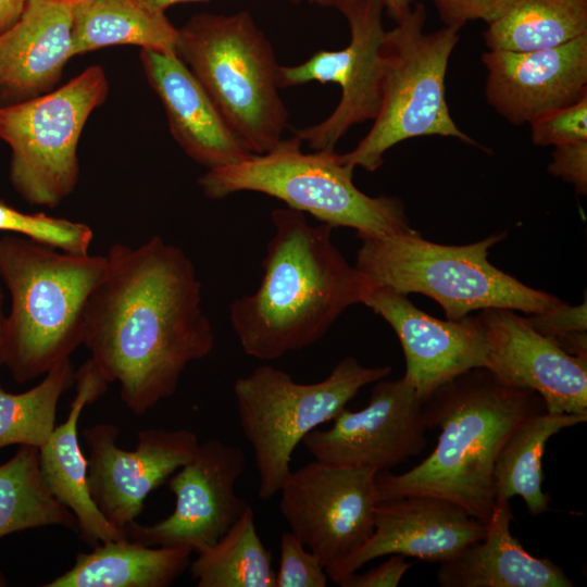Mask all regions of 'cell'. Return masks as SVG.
<instances>
[{
  "label": "cell",
  "mask_w": 587,
  "mask_h": 587,
  "mask_svg": "<svg viewBox=\"0 0 587 587\" xmlns=\"http://www.w3.org/2000/svg\"><path fill=\"white\" fill-rule=\"evenodd\" d=\"M279 550L275 587L327 586L328 576L324 566L294 533L289 530L282 534Z\"/></svg>",
  "instance_id": "cell-33"
},
{
  "label": "cell",
  "mask_w": 587,
  "mask_h": 587,
  "mask_svg": "<svg viewBox=\"0 0 587 587\" xmlns=\"http://www.w3.org/2000/svg\"><path fill=\"white\" fill-rule=\"evenodd\" d=\"M376 471L313 460L290 471L279 510L326 574L357 551L374 530Z\"/></svg>",
  "instance_id": "cell-12"
},
{
  "label": "cell",
  "mask_w": 587,
  "mask_h": 587,
  "mask_svg": "<svg viewBox=\"0 0 587 587\" xmlns=\"http://www.w3.org/2000/svg\"><path fill=\"white\" fill-rule=\"evenodd\" d=\"M3 304H4V292L0 284V365H3V335H4V325H5V316H7Z\"/></svg>",
  "instance_id": "cell-40"
},
{
  "label": "cell",
  "mask_w": 587,
  "mask_h": 587,
  "mask_svg": "<svg viewBox=\"0 0 587 587\" xmlns=\"http://www.w3.org/2000/svg\"><path fill=\"white\" fill-rule=\"evenodd\" d=\"M587 421V415L572 413L535 414L505 441L494 466L495 500L521 497L530 515L549 510L550 496L542 491V455L548 440L563 428Z\"/></svg>",
  "instance_id": "cell-26"
},
{
  "label": "cell",
  "mask_w": 587,
  "mask_h": 587,
  "mask_svg": "<svg viewBox=\"0 0 587 587\" xmlns=\"http://www.w3.org/2000/svg\"><path fill=\"white\" fill-rule=\"evenodd\" d=\"M49 1H52V2H55V3H60V4H64V5H68V7H73L79 2H83L85 0H49Z\"/></svg>",
  "instance_id": "cell-43"
},
{
  "label": "cell",
  "mask_w": 587,
  "mask_h": 587,
  "mask_svg": "<svg viewBox=\"0 0 587 587\" xmlns=\"http://www.w3.org/2000/svg\"><path fill=\"white\" fill-rule=\"evenodd\" d=\"M0 232L15 233L37 243L74 254H87L90 226L45 213H24L0 201Z\"/></svg>",
  "instance_id": "cell-31"
},
{
  "label": "cell",
  "mask_w": 587,
  "mask_h": 587,
  "mask_svg": "<svg viewBox=\"0 0 587 587\" xmlns=\"http://www.w3.org/2000/svg\"><path fill=\"white\" fill-rule=\"evenodd\" d=\"M246 469L239 446L218 439L200 444L193 457L168 478L175 509L152 525L133 523L127 537L145 546L212 547L242 515L249 503L235 490Z\"/></svg>",
  "instance_id": "cell-13"
},
{
  "label": "cell",
  "mask_w": 587,
  "mask_h": 587,
  "mask_svg": "<svg viewBox=\"0 0 587 587\" xmlns=\"http://www.w3.org/2000/svg\"><path fill=\"white\" fill-rule=\"evenodd\" d=\"M257 290L230 303L232 328L246 354L271 361L319 341L349 307L375 287L348 263L330 225L277 208Z\"/></svg>",
  "instance_id": "cell-2"
},
{
  "label": "cell",
  "mask_w": 587,
  "mask_h": 587,
  "mask_svg": "<svg viewBox=\"0 0 587 587\" xmlns=\"http://www.w3.org/2000/svg\"><path fill=\"white\" fill-rule=\"evenodd\" d=\"M587 34V0H514L483 33L488 49L532 51Z\"/></svg>",
  "instance_id": "cell-27"
},
{
  "label": "cell",
  "mask_w": 587,
  "mask_h": 587,
  "mask_svg": "<svg viewBox=\"0 0 587 587\" xmlns=\"http://www.w3.org/2000/svg\"><path fill=\"white\" fill-rule=\"evenodd\" d=\"M548 172L574 186L577 193L587 195V140L557 146Z\"/></svg>",
  "instance_id": "cell-36"
},
{
  "label": "cell",
  "mask_w": 587,
  "mask_h": 587,
  "mask_svg": "<svg viewBox=\"0 0 587 587\" xmlns=\"http://www.w3.org/2000/svg\"><path fill=\"white\" fill-rule=\"evenodd\" d=\"M72 55L114 45L175 53L178 29L141 0H85L71 7Z\"/></svg>",
  "instance_id": "cell-25"
},
{
  "label": "cell",
  "mask_w": 587,
  "mask_h": 587,
  "mask_svg": "<svg viewBox=\"0 0 587 587\" xmlns=\"http://www.w3.org/2000/svg\"><path fill=\"white\" fill-rule=\"evenodd\" d=\"M334 8L349 24L348 46L319 50L302 63L278 67L280 88L313 82L340 87L339 102L325 120L295 129V136L313 150H335L351 127L376 117L382 101L384 1L335 0Z\"/></svg>",
  "instance_id": "cell-11"
},
{
  "label": "cell",
  "mask_w": 587,
  "mask_h": 587,
  "mask_svg": "<svg viewBox=\"0 0 587 587\" xmlns=\"http://www.w3.org/2000/svg\"><path fill=\"white\" fill-rule=\"evenodd\" d=\"M71 359L50 369L45 378L21 394L0 387V449L33 446L40 449L55 428L58 403L74 383Z\"/></svg>",
  "instance_id": "cell-30"
},
{
  "label": "cell",
  "mask_w": 587,
  "mask_h": 587,
  "mask_svg": "<svg viewBox=\"0 0 587 587\" xmlns=\"http://www.w3.org/2000/svg\"><path fill=\"white\" fill-rule=\"evenodd\" d=\"M75 397L67 419L55 426L39 449L43 480L50 492L75 516L80 538L89 546L126 538L124 529L111 524L93 503L87 483V459L80 449L78 422L86 405L101 398L109 383L89 358L74 373Z\"/></svg>",
  "instance_id": "cell-22"
},
{
  "label": "cell",
  "mask_w": 587,
  "mask_h": 587,
  "mask_svg": "<svg viewBox=\"0 0 587 587\" xmlns=\"http://www.w3.org/2000/svg\"><path fill=\"white\" fill-rule=\"evenodd\" d=\"M140 61L165 110L173 138L190 159L211 170L252 155L176 53L141 49Z\"/></svg>",
  "instance_id": "cell-20"
},
{
  "label": "cell",
  "mask_w": 587,
  "mask_h": 587,
  "mask_svg": "<svg viewBox=\"0 0 587 587\" xmlns=\"http://www.w3.org/2000/svg\"><path fill=\"white\" fill-rule=\"evenodd\" d=\"M353 171L335 150L302 151V141L294 135L265 153L208 170L198 184L213 200L241 191L263 193L332 227L353 228L357 236L414 230L401 199L365 195L353 184Z\"/></svg>",
  "instance_id": "cell-7"
},
{
  "label": "cell",
  "mask_w": 587,
  "mask_h": 587,
  "mask_svg": "<svg viewBox=\"0 0 587 587\" xmlns=\"http://www.w3.org/2000/svg\"><path fill=\"white\" fill-rule=\"evenodd\" d=\"M426 16L424 4L415 3L385 32L380 107L357 147L340 154L344 164L375 172L390 148L422 136L453 137L482 148L458 127L446 100V72L460 28L424 33Z\"/></svg>",
  "instance_id": "cell-8"
},
{
  "label": "cell",
  "mask_w": 587,
  "mask_h": 587,
  "mask_svg": "<svg viewBox=\"0 0 587 587\" xmlns=\"http://www.w3.org/2000/svg\"><path fill=\"white\" fill-rule=\"evenodd\" d=\"M358 237L361 246L354 266L375 286L430 297L448 320H461L472 311L489 308L539 314L562 302L488 261L489 249L507 237L505 232L463 246L425 240L415 229L386 237Z\"/></svg>",
  "instance_id": "cell-6"
},
{
  "label": "cell",
  "mask_w": 587,
  "mask_h": 587,
  "mask_svg": "<svg viewBox=\"0 0 587 587\" xmlns=\"http://www.w3.org/2000/svg\"><path fill=\"white\" fill-rule=\"evenodd\" d=\"M388 15L397 23L407 16L411 9L413 0H383Z\"/></svg>",
  "instance_id": "cell-39"
},
{
  "label": "cell",
  "mask_w": 587,
  "mask_h": 587,
  "mask_svg": "<svg viewBox=\"0 0 587 587\" xmlns=\"http://www.w3.org/2000/svg\"><path fill=\"white\" fill-rule=\"evenodd\" d=\"M141 1L161 11H165L167 8L178 4V3L200 2V1H208V0H141Z\"/></svg>",
  "instance_id": "cell-41"
},
{
  "label": "cell",
  "mask_w": 587,
  "mask_h": 587,
  "mask_svg": "<svg viewBox=\"0 0 587 587\" xmlns=\"http://www.w3.org/2000/svg\"><path fill=\"white\" fill-rule=\"evenodd\" d=\"M390 372L389 365L369 367L349 355L316 383H298L270 365L237 378L233 391L240 428L253 449L259 498L270 500L278 494L305 435L333 421L362 387Z\"/></svg>",
  "instance_id": "cell-9"
},
{
  "label": "cell",
  "mask_w": 587,
  "mask_h": 587,
  "mask_svg": "<svg viewBox=\"0 0 587 587\" xmlns=\"http://www.w3.org/2000/svg\"><path fill=\"white\" fill-rule=\"evenodd\" d=\"M362 303L395 330L405 359L403 377L422 402L461 373L487 367V350L474 315L442 321L416 308L408 295L385 286L373 287Z\"/></svg>",
  "instance_id": "cell-18"
},
{
  "label": "cell",
  "mask_w": 587,
  "mask_h": 587,
  "mask_svg": "<svg viewBox=\"0 0 587 587\" xmlns=\"http://www.w3.org/2000/svg\"><path fill=\"white\" fill-rule=\"evenodd\" d=\"M198 587H275L272 552L263 545L249 504L239 520L190 564Z\"/></svg>",
  "instance_id": "cell-29"
},
{
  "label": "cell",
  "mask_w": 587,
  "mask_h": 587,
  "mask_svg": "<svg viewBox=\"0 0 587 587\" xmlns=\"http://www.w3.org/2000/svg\"><path fill=\"white\" fill-rule=\"evenodd\" d=\"M85 310L83 344L134 414L171 397L189 363L214 348L202 284L189 257L154 235L113 243Z\"/></svg>",
  "instance_id": "cell-1"
},
{
  "label": "cell",
  "mask_w": 587,
  "mask_h": 587,
  "mask_svg": "<svg viewBox=\"0 0 587 587\" xmlns=\"http://www.w3.org/2000/svg\"><path fill=\"white\" fill-rule=\"evenodd\" d=\"M292 2L307 1L311 4H316L324 8H329L335 5V0H291Z\"/></svg>",
  "instance_id": "cell-42"
},
{
  "label": "cell",
  "mask_w": 587,
  "mask_h": 587,
  "mask_svg": "<svg viewBox=\"0 0 587 587\" xmlns=\"http://www.w3.org/2000/svg\"><path fill=\"white\" fill-rule=\"evenodd\" d=\"M485 530V523L438 497L405 496L380 501L375 508L371 537L327 576L337 583L365 563L390 554L442 563L482 539Z\"/></svg>",
  "instance_id": "cell-19"
},
{
  "label": "cell",
  "mask_w": 587,
  "mask_h": 587,
  "mask_svg": "<svg viewBox=\"0 0 587 587\" xmlns=\"http://www.w3.org/2000/svg\"><path fill=\"white\" fill-rule=\"evenodd\" d=\"M104 265L105 255L0 236V280L10 296L3 365L16 383L46 375L83 344L86 304Z\"/></svg>",
  "instance_id": "cell-4"
},
{
  "label": "cell",
  "mask_w": 587,
  "mask_h": 587,
  "mask_svg": "<svg viewBox=\"0 0 587 587\" xmlns=\"http://www.w3.org/2000/svg\"><path fill=\"white\" fill-rule=\"evenodd\" d=\"M7 578L4 577V575L0 572V587L2 586H7Z\"/></svg>",
  "instance_id": "cell-44"
},
{
  "label": "cell",
  "mask_w": 587,
  "mask_h": 587,
  "mask_svg": "<svg viewBox=\"0 0 587 587\" xmlns=\"http://www.w3.org/2000/svg\"><path fill=\"white\" fill-rule=\"evenodd\" d=\"M426 429L423 402L409 380L382 378L366 407L345 408L329 428L310 432L302 444L315 460L380 472L420 454Z\"/></svg>",
  "instance_id": "cell-15"
},
{
  "label": "cell",
  "mask_w": 587,
  "mask_h": 587,
  "mask_svg": "<svg viewBox=\"0 0 587 587\" xmlns=\"http://www.w3.org/2000/svg\"><path fill=\"white\" fill-rule=\"evenodd\" d=\"M46 526L76 528L73 513L48 489L39 463V449L20 446L0 464V538Z\"/></svg>",
  "instance_id": "cell-28"
},
{
  "label": "cell",
  "mask_w": 587,
  "mask_h": 587,
  "mask_svg": "<svg viewBox=\"0 0 587 587\" xmlns=\"http://www.w3.org/2000/svg\"><path fill=\"white\" fill-rule=\"evenodd\" d=\"M445 26L462 28L480 20L487 25L501 17L514 0H432Z\"/></svg>",
  "instance_id": "cell-35"
},
{
  "label": "cell",
  "mask_w": 587,
  "mask_h": 587,
  "mask_svg": "<svg viewBox=\"0 0 587 587\" xmlns=\"http://www.w3.org/2000/svg\"><path fill=\"white\" fill-rule=\"evenodd\" d=\"M544 411L536 391L505 384L487 369L461 373L423 402L427 428L440 429L436 448L408 472H377L378 502L438 497L486 524L496 501L492 474L501 448L526 420Z\"/></svg>",
  "instance_id": "cell-3"
},
{
  "label": "cell",
  "mask_w": 587,
  "mask_h": 587,
  "mask_svg": "<svg viewBox=\"0 0 587 587\" xmlns=\"http://www.w3.org/2000/svg\"><path fill=\"white\" fill-rule=\"evenodd\" d=\"M488 104L513 125L530 123L587 96V34L532 51L488 49Z\"/></svg>",
  "instance_id": "cell-17"
},
{
  "label": "cell",
  "mask_w": 587,
  "mask_h": 587,
  "mask_svg": "<svg viewBox=\"0 0 587 587\" xmlns=\"http://www.w3.org/2000/svg\"><path fill=\"white\" fill-rule=\"evenodd\" d=\"M26 3L27 0H0V34L18 21Z\"/></svg>",
  "instance_id": "cell-38"
},
{
  "label": "cell",
  "mask_w": 587,
  "mask_h": 587,
  "mask_svg": "<svg viewBox=\"0 0 587 587\" xmlns=\"http://www.w3.org/2000/svg\"><path fill=\"white\" fill-rule=\"evenodd\" d=\"M510 500H496L482 539L440 563L441 587H573L574 582L548 558L529 554L511 534Z\"/></svg>",
  "instance_id": "cell-23"
},
{
  "label": "cell",
  "mask_w": 587,
  "mask_h": 587,
  "mask_svg": "<svg viewBox=\"0 0 587 587\" xmlns=\"http://www.w3.org/2000/svg\"><path fill=\"white\" fill-rule=\"evenodd\" d=\"M187 546H145L128 537L78 553L73 566L43 587H166L190 564Z\"/></svg>",
  "instance_id": "cell-24"
},
{
  "label": "cell",
  "mask_w": 587,
  "mask_h": 587,
  "mask_svg": "<svg viewBox=\"0 0 587 587\" xmlns=\"http://www.w3.org/2000/svg\"><path fill=\"white\" fill-rule=\"evenodd\" d=\"M528 323L566 353L587 359V303L562 301L554 308L526 316Z\"/></svg>",
  "instance_id": "cell-32"
},
{
  "label": "cell",
  "mask_w": 587,
  "mask_h": 587,
  "mask_svg": "<svg viewBox=\"0 0 587 587\" xmlns=\"http://www.w3.org/2000/svg\"><path fill=\"white\" fill-rule=\"evenodd\" d=\"M71 7L27 0L18 21L0 34V107L53 90L72 55Z\"/></svg>",
  "instance_id": "cell-21"
},
{
  "label": "cell",
  "mask_w": 587,
  "mask_h": 587,
  "mask_svg": "<svg viewBox=\"0 0 587 587\" xmlns=\"http://www.w3.org/2000/svg\"><path fill=\"white\" fill-rule=\"evenodd\" d=\"M530 125L536 146H562L587 140V96L577 102L546 114Z\"/></svg>",
  "instance_id": "cell-34"
},
{
  "label": "cell",
  "mask_w": 587,
  "mask_h": 587,
  "mask_svg": "<svg viewBox=\"0 0 587 587\" xmlns=\"http://www.w3.org/2000/svg\"><path fill=\"white\" fill-rule=\"evenodd\" d=\"M178 29L175 53L252 154L273 149L288 126L273 47L251 14L200 13Z\"/></svg>",
  "instance_id": "cell-5"
},
{
  "label": "cell",
  "mask_w": 587,
  "mask_h": 587,
  "mask_svg": "<svg viewBox=\"0 0 587 587\" xmlns=\"http://www.w3.org/2000/svg\"><path fill=\"white\" fill-rule=\"evenodd\" d=\"M118 435L110 423L83 430L89 495L103 516L124 529L141 514L150 492L187 463L200 444L189 429L148 428L138 433L137 448L129 451L117 446Z\"/></svg>",
  "instance_id": "cell-14"
},
{
  "label": "cell",
  "mask_w": 587,
  "mask_h": 587,
  "mask_svg": "<svg viewBox=\"0 0 587 587\" xmlns=\"http://www.w3.org/2000/svg\"><path fill=\"white\" fill-rule=\"evenodd\" d=\"M474 317L486 369L497 378L536 391L547 412L587 415V359L563 351L514 310L489 308Z\"/></svg>",
  "instance_id": "cell-16"
},
{
  "label": "cell",
  "mask_w": 587,
  "mask_h": 587,
  "mask_svg": "<svg viewBox=\"0 0 587 587\" xmlns=\"http://www.w3.org/2000/svg\"><path fill=\"white\" fill-rule=\"evenodd\" d=\"M108 93L103 68L92 65L58 89L0 107V139L11 150L9 178L22 199L53 209L74 191L80 134Z\"/></svg>",
  "instance_id": "cell-10"
},
{
  "label": "cell",
  "mask_w": 587,
  "mask_h": 587,
  "mask_svg": "<svg viewBox=\"0 0 587 587\" xmlns=\"http://www.w3.org/2000/svg\"><path fill=\"white\" fill-rule=\"evenodd\" d=\"M412 563L401 554L390 557L376 567L362 574H347L337 580L341 587H396Z\"/></svg>",
  "instance_id": "cell-37"
}]
</instances>
